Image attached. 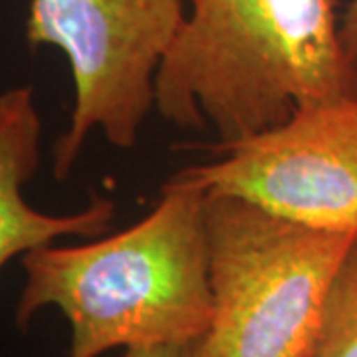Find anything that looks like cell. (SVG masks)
Here are the masks:
<instances>
[{
	"instance_id": "cell-7",
	"label": "cell",
	"mask_w": 357,
	"mask_h": 357,
	"mask_svg": "<svg viewBox=\"0 0 357 357\" xmlns=\"http://www.w3.org/2000/svg\"><path fill=\"white\" fill-rule=\"evenodd\" d=\"M310 357H357V234L328 288Z\"/></svg>"
},
{
	"instance_id": "cell-6",
	"label": "cell",
	"mask_w": 357,
	"mask_h": 357,
	"mask_svg": "<svg viewBox=\"0 0 357 357\" xmlns=\"http://www.w3.org/2000/svg\"><path fill=\"white\" fill-rule=\"evenodd\" d=\"M42 119L34 91L16 86L0 93V270L14 258L60 238L102 236L115 203L100 195L68 215H50L26 203L24 187L40 167Z\"/></svg>"
},
{
	"instance_id": "cell-3",
	"label": "cell",
	"mask_w": 357,
	"mask_h": 357,
	"mask_svg": "<svg viewBox=\"0 0 357 357\" xmlns=\"http://www.w3.org/2000/svg\"><path fill=\"white\" fill-rule=\"evenodd\" d=\"M354 238L206 192L213 321L203 357H310L326 294Z\"/></svg>"
},
{
	"instance_id": "cell-9",
	"label": "cell",
	"mask_w": 357,
	"mask_h": 357,
	"mask_svg": "<svg viewBox=\"0 0 357 357\" xmlns=\"http://www.w3.org/2000/svg\"><path fill=\"white\" fill-rule=\"evenodd\" d=\"M342 42L347 56L357 64V0H351L342 14Z\"/></svg>"
},
{
	"instance_id": "cell-5",
	"label": "cell",
	"mask_w": 357,
	"mask_h": 357,
	"mask_svg": "<svg viewBox=\"0 0 357 357\" xmlns=\"http://www.w3.org/2000/svg\"><path fill=\"white\" fill-rule=\"evenodd\" d=\"M177 175L310 229L357 234V98L298 109L278 128Z\"/></svg>"
},
{
	"instance_id": "cell-2",
	"label": "cell",
	"mask_w": 357,
	"mask_h": 357,
	"mask_svg": "<svg viewBox=\"0 0 357 357\" xmlns=\"http://www.w3.org/2000/svg\"><path fill=\"white\" fill-rule=\"evenodd\" d=\"M22 268L14 321L26 330L40 310L56 307L72 330L66 357L203 340L213 321L206 191L173 175L139 222L84 244L34 248Z\"/></svg>"
},
{
	"instance_id": "cell-8",
	"label": "cell",
	"mask_w": 357,
	"mask_h": 357,
	"mask_svg": "<svg viewBox=\"0 0 357 357\" xmlns=\"http://www.w3.org/2000/svg\"><path fill=\"white\" fill-rule=\"evenodd\" d=\"M203 340L128 347L123 357H203Z\"/></svg>"
},
{
	"instance_id": "cell-4",
	"label": "cell",
	"mask_w": 357,
	"mask_h": 357,
	"mask_svg": "<svg viewBox=\"0 0 357 357\" xmlns=\"http://www.w3.org/2000/svg\"><path fill=\"white\" fill-rule=\"evenodd\" d=\"M187 16V0H30L26 42L68 60L74 107L54 141L52 171L70 177L93 131L131 149L155 107V77Z\"/></svg>"
},
{
	"instance_id": "cell-1",
	"label": "cell",
	"mask_w": 357,
	"mask_h": 357,
	"mask_svg": "<svg viewBox=\"0 0 357 357\" xmlns=\"http://www.w3.org/2000/svg\"><path fill=\"white\" fill-rule=\"evenodd\" d=\"M335 0H187L155 77V109L213 129L211 151L256 137L316 103L357 98V64Z\"/></svg>"
}]
</instances>
